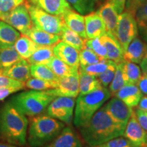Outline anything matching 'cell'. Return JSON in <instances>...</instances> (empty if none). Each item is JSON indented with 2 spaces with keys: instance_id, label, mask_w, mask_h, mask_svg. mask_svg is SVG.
<instances>
[{
  "instance_id": "obj_1",
  "label": "cell",
  "mask_w": 147,
  "mask_h": 147,
  "mask_svg": "<svg viewBox=\"0 0 147 147\" xmlns=\"http://www.w3.org/2000/svg\"><path fill=\"white\" fill-rule=\"evenodd\" d=\"M125 126L118 123L104 106L84 125L79 127L82 139L90 147H96L110 140L123 136Z\"/></svg>"
},
{
  "instance_id": "obj_2",
  "label": "cell",
  "mask_w": 147,
  "mask_h": 147,
  "mask_svg": "<svg viewBox=\"0 0 147 147\" xmlns=\"http://www.w3.org/2000/svg\"><path fill=\"white\" fill-rule=\"evenodd\" d=\"M29 121L10 102L0 106V141L18 146L27 144V136Z\"/></svg>"
},
{
  "instance_id": "obj_3",
  "label": "cell",
  "mask_w": 147,
  "mask_h": 147,
  "mask_svg": "<svg viewBox=\"0 0 147 147\" xmlns=\"http://www.w3.org/2000/svg\"><path fill=\"white\" fill-rule=\"evenodd\" d=\"M65 127L63 122L49 115H38L29 122L27 142L30 147H43L55 139Z\"/></svg>"
},
{
  "instance_id": "obj_4",
  "label": "cell",
  "mask_w": 147,
  "mask_h": 147,
  "mask_svg": "<svg viewBox=\"0 0 147 147\" xmlns=\"http://www.w3.org/2000/svg\"><path fill=\"white\" fill-rule=\"evenodd\" d=\"M112 96L107 88L102 87L87 94L77 97L74 115V124L80 127L86 124Z\"/></svg>"
},
{
  "instance_id": "obj_5",
  "label": "cell",
  "mask_w": 147,
  "mask_h": 147,
  "mask_svg": "<svg viewBox=\"0 0 147 147\" xmlns=\"http://www.w3.org/2000/svg\"><path fill=\"white\" fill-rule=\"evenodd\" d=\"M49 90H32L18 93L10 98V102L23 115L29 117L40 115L56 98Z\"/></svg>"
},
{
  "instance_id": "obj_6",
  "label": "cell",
  "mask_w": 147,
  "mask_h": 147,
  "mask_svg": "<svg viewBox=\"0 0 147 147\" xmlns=\"http://www.w3.org/2000/svg\"><path fill=\"white\" fill-rule=\"evenodd\" d=\"M33 26L51 34L60 35L64 22L61 16L53 15L32 4H27Z\"/></svg>"
},
{
  "instance_id": "obj_7",
  "label": "cell",
  "mask_w": 147,
  "mask_h": 147,
  "mask_svg": "<svg viewBox=\"0 0 147 147\" xmlns=\"http://www.w3.org/2000/svg\"><path fill=\"white\" fill-rule=\"evenodd\" d=\"M138 26L136 14L127 10L119 14L115 37L124 52L132 40L138 36Z\"/></svg>"
},
{
  "instance_id": "obj_8",
  "label": "cell",
  "mask_w": 147,
  "mask_h": 147,
  "mask_svg": "<svg viewBox=\"0 0 147 147\" xmlns=\"http://www.w3.org/2000/svg\"><path fill=\"white\" fill-rule=\"evenodd\" d=\"M75 107V98L57 97L47 108V115L58 119L65 124L69 125L73 119Z\"/></svg>"
},
{
  "instance_id": "obj_9",
  "label": "cell",
  "mask_w": 147,
  "mask_h": 147,
  "mask_svg": "<svg viewBox=\"0 0 147 147\" xmlns=\"http://www.w3.org/2000/svg\"><path fill=\"white\" fill-rule=\"evenodd\" d=\"M22 35H26L33 27L27 3L18 5L3 20Z\"/></svg>"
},
{
  "instance_id": "obj_10",
  "label": "cell",
  "mask_w": 147,
  "mask_h": 147,
  "mask_svg": "<svg viewBox=\"0 0 147 147\" xmlns=\"http://www.w3.org/2000/svg\"><path fill=\"white\" fill-rule=\"evenodd\" d=\"M123 136L133 147H147V131L140 125L134 110L127 123Z\"/></svg>"
},
{
  "instance_id": "obj_11",
  "label": "cell",
  "mask_w": 147,
  "mask_h": 147,
  "mask_svg": "<svg viewBox=\"0 0 147 147\" xmlns=\"http://www.w3.org/2000/svg\"><path fill=\"white\" fill-rule=\"evenodd\" d=\"M56 97H69L76 98L79 95V71L59 78L57 87L49 89Z\"/></svg>"
},
{
  "instance_id": "obj_12",
  "label": "cell",
  "mask_w": 147,
  "mask_h": 147,
  "mask_svg": "<svg viewBox=\"0 0 147 147\" xmlns=\"http://www.w3.org/2000/svg\"><path fill=\"white\" fill-rule=\"evenodd\" d=\"M104 107L116 122L125 127L133 113V108L129 107L117 97H113Z\"/></svg>"
},
{
  "instance_id": "obj_13",
  "label": "cell",
  "mask_w": 147,
  "mask_h": 147,
  "mask_svg": "<svg viewBox=\"0 0 147 147\" xmlns=\"http://www.w3.org/2000/svg\"><path fill=\"white\" fill-rule=\"evenodd\" d=\"M53 53L57 57L74 68L79 69V51L63 42H59L53 46Z\"/></svg>"
},
{
  "instance_id": "obj_14",
  "label": "cell",
  "mask_w": 147,
  "mask_h": 147,
  "mask_svg": "<svg viewBox=\"0 0 147 147\" xmlns=\"http://www.w3.org/2000/svg\"><path fill=\"white\" fill-rule=\"evenodd\" d=\"M43 147H82V143L72 128L65 127L57 136Z\"/></svg>"
},
{
  "instance_id": "obj_15",
  "label": "cell",
  "mask_w": 147,
  "mask_h": 147,
  "mask_svg": "<svg viewBox=\"0 0 147 147\" xmlns=\"http://www.w3.org/2000/svg\"><path fill=\"white\" fill-rule=\"evenodd\" d=\"M0 74L17 81L25 82L31 78V64L26 59L20 60L10 67L0 69Z\"/></svg>"
},
{
  "instance_id": "obj_16",
  "label": "cell",
  "mask_w": 147,
  "mask_h": 147,
  "mask_svg": "<svg viewBox=\"0 0 147 147\" xmlns=\"http://www.w3.org/2000/svg\"><path fill=\"white\" fill-rule=\"evenodd\" d=\"M101 41L107 51L108 59L119 63L123 61L124 51L117 38L109 32H106L100 38Z\"/></svg>"
},
{
  "instance_id": "obj_17",
  "label": "cell",
  "mask_w": 147,
  "mask_h": 147,
  "mask_svg": "<svg viewBox=\"0 0 147 147\" xmlns=\"http://www.w3.org/2000/svg\"><path fill=\"white\" fill-rule=\"evenodd\" d=\"M84 22L88 39L101 38L106 33L105 24L97 12H92L86 14Z\"/></svg>"
},
{
  "instance_id": "obj_18",
  "label": "cell",
  "mask_w": 147,
  "mask_h": 147,
  "mask_svg": "<svg viewBox=\"0 0 147 147\" xmlns=\"http://www.w3.org/2000/svg\"><path fill=\"white\" fill-rule=\"evenodd\" d=\"M105 24L106 32H109L115 36L119 14L114 5L108 0L106 1L97 11Z\"/></svg>"
},
{
  "instance_id": "obj_19",
  "label": "cell",
  "mask_w": 147,
  "mask_h": 147,
  "mask_svg": "<svg viewBox=\"0 0 147 147\" xmlns=\"http://www.w3.org/2000/svg\"><path fill=\"white\" fill-rule=\"evenodd\" d=\"M29 1L31 4L56 16H61L66 11L71 9L66 0H29Z\"/></svg>"
},
{
  "instance_id": "obj_20",
  "label": "cell",
  "mask_w": 147,
  "mask_h": 147,
  "mask_svg": "<svg viewBox=\"0 0 147 147\" xmlns=\"http://www.w3.org/2000/svg\"><path fill=\"white\" fill-rule=\"evenodd\" d=\"M61 16L65 25L69 29L78 34L80 37L87 40L85 31V22L83 15L75 12L72 9L67 10Z\"/></svg>"
},
{
  "instance_id": "obj_21",
  "label": "cell",
  "mask_w": 147,
  "mask_h": 147,
  "mask_svg": "<svg viewBox=\"0 0 147 147\" xmlns=\"http://www.w3.org/2000/svg\"><path fill=\"white\" fill-rule=\"evenodd\" d=\"M146 51V44L144 43L138 36H136L124 52L123 61L140 64L144 59Z\"/></svg>"
},
{
  "instance_id": "obj_22",
  "label": "cell",
  "mask_w": 147,
  "mask_h": 147,
  "mask_svg": "<svg viewBox=\"0 0 147 147\" xmlns=\"http://www.w3.org/2000/svg\"><path fill=\"white\" fill-rule=\"evenodd\" d=\"M115 96L122 100L129 107L134 109L138 106L143 94L136 84H128L121 88Z\"/></svg>"
},
{
  "instance_id": "obj_23",
  "label": "cell",
  "mask_w": 147,
  "mask_h": 147,
  "mask_svg": "<svg viewBox=\"0 0 147 147\" xmlns=\"http://www.w3.org/2000/svg\"><path fill=\"white\" fill-rule=\"evenodd\" d=\"M21 34L13 27L0 20V50L13 47Z\"/></svg>"
},
{
  "instance_id": "obj_24",
  "label": "cell",
  "mask_w": 147,
  "mask_h": 147,
  "mask_svg": "<svg viewBox=\"0 0 147 147\" xmlns=\"http://www.w3.org/2000/svg\"><path fill=\"white\" fill-rule=\"evenodd\" d=\"M25 36L39 46H54L60 42V35L53 34L40 30L33 26Z\"/></svg>"
},
{
  "instance_id": "obj_25",
  "label": "cell",
  "mask_w": 147,
  "mask_h": 147,
  "mask_svg": "<svg viewBox=\"0 0 147 147\" xmlns=\"http://www.w3.org/2000/svg\"><path fill=\"white\" fill-rule=\"evenodd\" d=\"M79 71V95H84L91 93L102 87L96 76L91 75L81 69Z\"/></svg>"
},
{
  "instance_id": "obj_26",
  "label": "cell",
  "mask_w": 147,
  "mask_h": 147,
  "mask_svg": "<svg viewBox=\"0 0 147 147\" xmlns=\"http://www.w3.org/2000/svg\"><path fill=\"white\" fill-rule=\"evenodd\" d=\"M61 40L80 52L86 47V40L67 27L64 23L60 34Z\"/></svg>"
},
{
  "instance_id": "obj_27",
  "label": "cell",
  "mask_w": 147,
  "mask_h": 147,
  "mask_svg": "<svg viewBox=\"0 0 147 147\" xmlns=\"http://www.w3.org/2000/svg\"><path fill=\"white\" fill-rule=\"evenodd\" d=\"M38 45L33 42L28 36L22 35L14 44V49L24 59L27 60L33 55Z\"/></svg>"
},
{
  "instance_id": "obj_28",
  "label": "cell",
  "mask_w": 147,
  "mask_h": 147,
  "mask_svg": "<svg viewBox=\"0 0 147 147\" xmlns=\"http://www.w3.org/2000/svg\"><path fill=\"white\" fill-rule=\"evenodd\" d=\"M46 65L59 78L69 76L78 71V69L71 67L55 56L53 57L51 60L46 63Z\"/></svg>"
},
{
  "instance_id": "obj_29",
  "label": "cell",
  "mask_w": 147,
  "mask_h": 147,
  "mask_svg": "<svg viewBox=\"0 0 147 147\" xmlns=\"http://www.w3.org/2000/svg\"><path fill=\"white\" fill-rule=\"evenodd\" d=\"M53 46H39L32 56L27 59L31 65L33 64H46L54 57Z\"/></svg>"
},
{
  "instance_id": "obj_30",
  "label": "cell",
  "mask_w": 147,
  "mask_h": 147,
  "mask_svg": "<svg viewBox=\"0 0 147 147\" xmlns=\"http://www.w3.org/2000/svg\"><path fill=\"white\" fill-rule=\"evenodd\" d=\"M122 65L125 76L127 85L136 84L142 76V71L139 65L136 63L123 61Z\"/></svg>"
},
{
  "instance_id": "obj_31",
  "label": "cell",
  "mask_w": 147,
  "mask_h": 147,
  "mask_svg": "<svg viewBox=\"0 0 147 147\" xmlns=\"http://www.w3.org/2000/svg\"><path fill=\"white\" fill-rule=\"evenodd\" d=\"M31 76L51 82H57L59 78L46 64L31 65Z\"/></svg>"
},
{
  "instance_id": "obj_32",
  "label": "cell",
  "mask_w": 147,
  "mask_h": 147,
  "mask_svg": "<svg viewBox=\"0 0 147 147\" xmlns=\"http://www.w3.org/2000/svg\"><path fill=\"white\" fill-rule=\"evenodd\" d=\"M23 59L14 47L0 50V69L10 67L16 62Z\"/></svg>"
},
{
  "instance_id": "obj_33",
  "label": "cell",
  "mask_w": 147,
  "mask_h": 147,
  "mask_svg": "<svg viewBox=\"0 0 147 147\" xmlns=\"http://www.w3.org/2000/svg\"><path fill=\"white\" fill-rule=\"evenodd\" d=\"M77 12L82 15L91 13L96 8L99 0H66Z\"/></svg>"
},
{
  "instance_id": "obj_34",
  "label": "cell",
  "mask_w": 147,
  "mask_h": 147,
  "mask_svg": "<svg viewBox=\"0 0 147 147\" xmlns=\"http://www.w3.org/2000/svg\"><path fill=\"white\" fill-rule=\"evenodd\" d=\"M122 61L117 64L115 77L109 85V91L112 95H115L121 88L127 85L125 76L123 69Z\"/></svg>"
},
{
  "instance_id": "obj_35",
  "label": "cell",
  "mask_w": 147,
  "mask_h": 147,
  "mask_svg": "<svg viewBox=\"0 0 147 147\" xmlns=\"http://www.w3.org/2000/svg\"><path fill=\"white\" fill-rule=\"evenodd\" d=\"M79 60H80V66L83 67V66L105 61L107 59H104L100 57L91 49L85 47L82 51L79 52Z\"/></svg>"
},
{
  "instance_id": "obj_36",
  "label": "cell",
  "mask_w": 147,
  "mask_h": 147,
  "mask_svg": "<svg viewBox=\"0 0 147 147\" xmlns=\"http://www.w3.org/2000/svg\"><path fill=\"white\" fill-rule=\"evenodd\" d=\"M25 84V87L36 91H46L57 87V82L47 81L34 77L28 79Z\"/></svg>"
},
{
  "instance_id": "obj_37",
  "label": "cell",
  "mask_w": 147,
  "mask_h": 147,
  "mask_svg": "<svg viewBox=\"0 0 147 147\" xmlns=\"http://www.w3.org/2000/svg\"><path fill=\"white\" fill-rule=\"evenodd\" d=\"M26 0H0V20L3 21L9 14Z\"/></svg>"
},
{
  "instance_id": "obj_38",
  "label": "cell",
  "mask_w": 147,
  "mask_h": 147,
  "mask_svg": "<svg viewBox=\"0 0 147 147\" xmlns=\"http://www.w3.org/2000/svg\"><path fill=\"white\" fill-rule=\"evenodd\" d=\"M112 62H113L112 61L106 60L105 61L100 62V63L92 64V65L87 66H83V67L80 66L79 69H81L84 72L97 76L100 75V74L104 72L109 67Z\"/></svg>"
},
{
  "instance_id": "obj_39",
  "label": "cell",
  "mask_w": 147,
  "mask_h": 147,
  "mask_svg": "<svg viewBox=\"0 0 147 147\" xmlns=\"http://www.w3.org/2000/svg\"><path fill=\"white\" fill-rule=\"evenodd\" d=\"M86 47L91 49L93 52L102 57L104 59H108L107 51L102 42L101 41L100 38H93L86 40Z\"/></svg>"
},
{
  "instance_id": "obj_40",
  "label": "cell",
  "mask_w": 147,
  "mask_h": 147,
  "mask_svg": "<svg viewBox=\"0 0 147 147\" xmlns=\"http://www.w3.org/2000/svg\"><path fill=\"white\" fill-rule=\"evenodd\" d=\"M116 69H117V63L113 61L104 72L97 76L102 87L107 88L110 85L115 77Z\"/></svg>"
},
{
  "instance_id": "obj_41",
  "label": "cell",
  "mask_w": 147,
  "mask_h": 147,
  "mask_svg": "<svg viewBox=\"0 0 147 147\" xmlns=\"http://www.w3.org/2000/svg\"><path fill=\"white\" fill-rule=\"evenodd\" d=\"M96 147H133L126 138L119 136L110 140Z\"/></svg>"
},
{
  "instance_id": "obj_42",
  "label": "cell",
  "mask_w": 147,
  "mask_h": 147,
  "mask_svg": "<svg viewBox=\"0 0 147 147\" xmlns=\"http://www.w3.org/2000/svg\"><path fill=\"white\" fill-rule=\"evenodd\" d=\"M3 87H18L24 89L25 87V82L14 80L8 77L0 74V89Z\"/></svg>"
},
{
  "instance_id": "obj_43",
  "label": "cell",
  "mask_w": 147,
  "mask_h": 147,
  "mask_svg": "<svg viewBox=\"0 0 147 147\" xmlns=\"http://www.w3.org/2000/svg\"><path fill=\"white\" fill-rule=\"evenodd\" d=\"M147 0H127L125 3L126 10L136 14V11Z\"/></svg>"
},
{
  "instance_id": "obj_44",
  "label": "cell",
  "mask_w": 147,
  "mask_h": 147,
  "mask_svg": "<svg viewBox=\"0 0 147 147\" xmlns=\"http://www.w3.org/2000/svg\"><path fill=\"white\" fill-rule=\"evenodd\" d=\"M137 120L141 127L147 131V111L137 108L134 110Z\"/></svg>"
},
{
  "instance_id": "obj_45",
  "label": "cell",
  "mask_w": 147,
  "mask_h": 147,
  "mask_svg": "<svg viewBox=\"0 0 147 147\" xmlns=\"http://www.w3.org/2000/svg\"><path fill=\"white\" fill-rule=\"evenodd\" d=\"M137 21L147 22V1L138 9L136 13Z\"/></svg>"
},
{
  "instance_id": "obj_46",
  "label": "cell",
  "mask_w": 147,
  "mask_h": 147,
  "mask_svg": "<svg viewBox=\"0 0 147 147\" xmlns=\"http://www.w3.org/2000/svg\"><path fill=\"white\" fill-rule=\"evenodd\" d=\"M20 90H22L21 88L18 87H3L0 89V101L3 100L9 95L12 93H16Z\"/></svg>"
},
{
  "instance_id": "obj_47",
  "label": "cell",
  "mask_w": 147,
  "mask_h": 147,
  "mask_svg": "<svg viewBox=\"0 0 147 147\" xmlns=\"http://www.w3.org/2000/svg\"><path fill=\"white\" fill-rule=\"evenodd\" d=\"M115 7L117 12L120 14L122 13L125 8V3L127 0H108Z\"/></svg>"
},
{
  "instance_id": "obj_48",
  "label": "cell",
  "mask_w": 147,
  "mask_h": 147,
  "mask_svg": "<svg viewBox=\"0 0 147 147\" xmlns=\"http://www.w3.org/2000/svg\"><path fill=\"white\" fill-rule=\"evenodd\" d=\"M137 86L142 94L147 95V74H142V76L138 82Z\"/></svg>"
},
{
  "instance_id": "obj_49",
  "label": "cell",
  "mask_w": 147,
  "mask_h": 147,
  "mask_svg": "<svg viewBox=\"0 0 147 147\" xmlns=\"http://www.w3.org/2000/svg\"><path fill=\"white\" fill-rule=\"evenodd\" d=\"M138 21V32L142 36V39L147 42V22L146 21Z\"/></svg>"
},
{
  "instance_id": "obj_50",
  "label": "cell",
  "mask_w": 147,
  "mask_h": 147,
  "mask_svg": "<svg viewBox=\"0 0 147 147\" xmlns=\"http://www.w3.org/2000/svg\"><path fill=\"white\" fill-rule=\"evenodd\" d=\"M140 68L142 71V74H147V51L144 59L140 62Z\"/></svg>"
},
{
  "instance_id": "obj_51",
  "label": "cell",
  "mask_w": 147,
  "mask_h": 147,
  "mask_svg": "<svg viewBox=\"0 0 147 147\" xmlns=\"http://www.w3.org/2000/svg\"><path fill=\"white\" fill-rule=\"evenodd\" d=\"M138 108L145 110V111H147V95L142 97L138 104Z\"/></svg>"
},
{
  "instance_id": "obj_52",
  "label": "cell",
  "mask_w": 147,
  "mask_h": 147,
  "mask_svg": "<svg viewBox=\"0 0 147 147\" xmlns=\"http://www.w3.org/2000/svg\"><path fill=\"white\" fill-rule=\"evenodd\" d=\"M0 147H20V146L10 144H8V143H5L3 142H0Z\"/></svg>"
},
{
  "instance_id": "obj_53",
  "label": "cell",
  "mask_w": 147,
  "mask_h": 147,
  "mask_svg": "<svg viewBox=\"0 0 147 147\" xmlns=\"http://www.w3.org/2000/svg\"><path fill=\"white\" fill-rule=\"evenodd\" d=\"M99 1H100V2H102V1H104V0H99Z\"/></svg>"
}]
</instances>
